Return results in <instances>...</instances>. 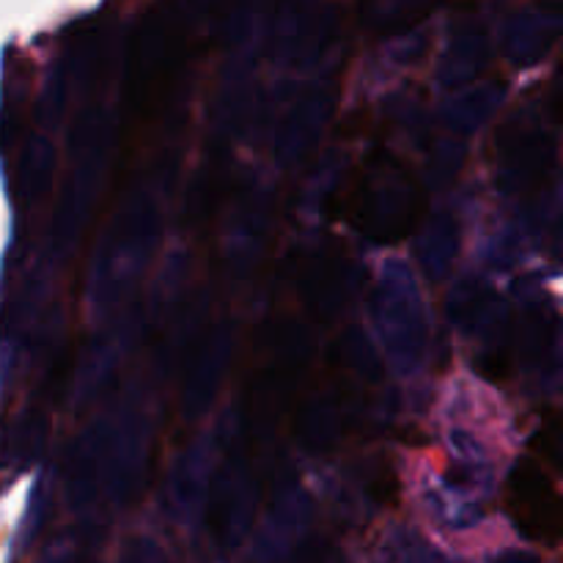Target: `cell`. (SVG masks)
<instances>
[{
	"label": "cell",
	"mask_w": 563,
	"mask_h": 563,
	"mask_svg": "<svg viewBox=\"0 0 563 563\" xmlns=\"http://www.w3.org/2000/svg\"><path fill=\"white\" fill-rule=\"evenodd\" d=\"M423 192L407 165L377 148L352 176L346 220L377 242H399L418 225Z\"/></svg>",
	"instance_id": "obj_1"
},
{
	"label": "cell",
	"mask_w": 563,
	"mask_h": 563,
	"mask_svg": "<svg viewBox=\"0 0 563 563\" xmlns=\"http://www.w3.org/2000/svg\"><path fill=\"white\" fill-rule=\"evenodd\" d=\"M506 509L531 542L555 544L563 539V498L533 460H520L509 473Z\"/></svg>",
	"instance_id": "obj_2"
},
{
	"label": "cell",
	"mask_w": 563,
	"mask_h": 563,
	"mask_svg": "<svg viewBox=\"0 0 563 563\" xmlns=\"http://www.w3.org/2000/svg\"><path fill=\"white\" fill-rule=\"evenodd\" d=\"M440 3L443 0H357V14L368 31L388 36V33L410 31Z\"/></svg>",
	"instance_id": "obj_3"
}]
</instances>
